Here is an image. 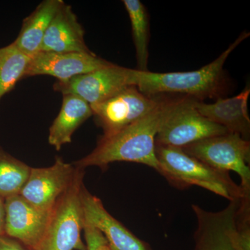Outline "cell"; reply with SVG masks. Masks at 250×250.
I'll return each mask as SVG.
<instances>
[{
  "label": "cell",
  "instance_id": "obj_1",
  "mask_svg": "<svg viewBox=\"0 0 250 250\" xmlns=\"http://www.w3.org/2000/svg\"><path fill=\"white\" fill-rule=\"evenodd\" d=\"M186 98L161 95L157 104L147 114L115 134L103 136L93 152L77 161L74 166L82 170L90 166L104 168L111 163L127 161L144 164L159 171L156 135Z\"/></svg>",
  "mask_w": 250,
  "mask_h": 250
},
{
  "label": "cell",
  "instance_id": "obj_2",
  "mask_svg": "<svg viewBox=\"0 0 250 250\" xmlns=\"http://www.w3.org/2000/svg\"><path fill=\"white\" fill-rule=\"evenodd\" d=\"M249 36L250 33H242L218 58L194 71L160 73L135 70L134 85L140 92L150 97L174 94L202 101L218 96L223 88L224 64Z\"/></svg>",
  "mask_w": 250,
  "mask_h": 250
},
{
  "label": "cell",
  "instance_id": "obj_3",
  "mask_svg": "<svg viewBox=\"0 0 250 250\" xmlns=\"http://www.w3.org/2000/svg\"><path fill=\"white\" fill-rule=\"evenodd\" d=\"M158 172L177 187L195 185L204 188L229 202L250 198L233 182L229 172L212 167L188 155L181 147L156 145Z\"/></svg>",
  "mask_w": 250,
  "mask_h": 250
},
{
  "label": "cell",
  "instance_id": "obj_4",
  "mask_svg": "<svg viewBox=\"0 0 250 250\" xmlns=\"http://www.w3.org/2000/svg\"><path fill=\"white\" fill-rule=\"evenodd\" d=\"M83 175V170L75 167L71 184L52 208L43 236L34 250H86L82 239Z\"/></svg>",
  "mask_w": 250,
  "mask_h": 250
},
{
  "label": "cell",
  "instance_id": "obj_5",
  "mask_svg": "<svg viewBox=\"0 0 250 250\" xmlns=\"http://www.w3.org/2000/svg\"><path fill=\"white\" fill-rule=\"evenodd\" d=\"M182 149L212 167L236 172L241 178L240 187L250 196V143L241 135L228 132L201 140Z\"/></svg>",
  "mask_w": 250,
  "mask_h": 250
},
{
  "label": "cell",
  "instance_id": "obj_6",
  "mask_svg": "<svg viewBox=\"0 0 250 250\" xmlns=\"http://www.w3.org/2000/svg\"><path fill=\"white\" fill-rule=\"evenodd\" d=\"M134 69L111 63L93 72L73 77L65 82L57 81L55 91L74 95L90 105L103 103L131 85H134Z\"/></svg>",
  "mask_w": 250,
  "mask_h": 250
},
{
  "label": "cell",
  "instance_id": "obj_7",
  "mask_svg": "<svg viewBox=\"0 0 250 250\" xmlns=\"http://www.w3.org/2000/svg\"><path fill=\"white\" fill-rule=\"evenodd\" d=\"M195 100L184 99L161 126L156 136V145L182 148L228 133L223 126L202 116L195 108Z\"/></svg>",
  "mask_w": 250,
  "mask_h": 250
},
{
  "label": "cell",
  "instance_id": "obj_8",
  "mask_svg": "<svg viewBox=\"0 0 250 250\" xmlns=\"http://www.w3.org/2000/svg\"><path fill=\"white\" fill-rule=\"evenodd\" d=\"M160 95H144L131 85L103 103L90 105L93 116L103 128V136H109L139 121L157 104Z\"/></svg>",
  "mask_w": 250,
  "mask_h": 250
},
{
  "label": "cell",
  "instance_id": "obj_9",
  "mask_svg": "<svg viewBox=\"0 0 250 250\" xmlns=\"http://www.w3.org/2000/svg\"><path fill=\"white\" fill-rule=\"evenodd\" d=\"M75 167L57 157L54 165L32 168L19 195L31 205L52 211L54 205L71 184Z\"/></svg>",
  "mask_w": 250,
  "mask_h": 250
},
{
  "label": "cell",
  "instance_id": "obj_10",
  "mask_svg": "<svg viewBox=\"0 0 250 250\" xmlns=\"http://www.w3.org/2000/svg\"><path fill=\"white\" fill-rule=\"evenodd\" d=\"M111 62L100 58L93 52H39L31 57L24 78L48 75L56 77L59 82H65L107 66Z\"/></svg>",
  "mask_w": 250,
  "mask_h": 250
},
{
  "label": "cell",
  "instance_id": "obj_11",
  "mask_svg": "<svg viewBox=\"0 0 250 250\" xmlns=\"http://www.w3.org/2000/svg\"><path fill=\"white\" fill-rule=\"evenodd\" d=\"M4 235L34 250L43 236L51 211L36 208L21 195L4 200Z\"/></svg>",
  "mask_w": 250,
  "mask_h": 250
},
{
  "label": "cell",
  "instance_id": "obj_12",
  "mask_svg": "<svg viewBox=\"0 0 250 250\" xmlns=\"http://www.w3.org/2000/svg\"><path fill=\"white\" fill-rule=\"evenodd\" d=\"M241 200L231 201L218 212L207 211L199 206H192L197 222L194 250H236L232 236Z\"/></svg>",
  "mask_w": 250,
  "mask_h": 250
},
{
  "label": "cell",
  "instance_id": "obj_13",
  "mask_svg": "<svg viewBox=\"0 0 250 250\" xmlns=\"http://www.w3.org/2000/svg\"><path fill=\"white\" fill-rule=\"evenodd\" d=\"M85 223L98 229L106 238L111 250H152L106 210L101 200L83 186L81 192Z\"/></svg>",
  "mask_w": 250,
  "mask_h": 250
},
{
  "label": "cell",
  "instance_id": "obj_14",
  "mask_svg": "<svg viewBox=\"0 0 250 250\" xmlns=\"http://www.w3.org/2000/svg\"><path fill=\"white\" fill-rule=\"evenodd\" d=\"M40 52H91L85 44L84 30L70 5L64 2L54 16L46 31Z\"/></svg>",
  "mask_w": 250,
  "mask_h": 250
},
{
  "label": "cell",
  "instance_id": "obj_15",
  "mask_svg": "<svg viewBox=\"0 0 250 250\" xmlns=\"http://www.w3.org/2000/svg\"><path fill=\"white\" fill-rule=\"evenodd\" d=\"M250 89L247 88L241 93L231 98L219 97L214 103L206 104L195 100L197 111L207 119L220 125L229 133L241 135L248 140L250 133V119L248 102Z\"/></svg>",
  "mask_w": 250,
  "mask_h": 250
},
{
  "label": "cell",
  "instance_id": "obj_16",
  "mask_svg": "<svg viewBox=\"0 0 250 250\" xmlns=\"http://www.w3.org/2000/svg\"><path fill=\"white\" fill-rule=\"evenodd\" d=\"M89 104L74 95H64L58 116L49 128L48 141L57 150L71 143L75 131L93 116Z\"/></svg>",
  "mask_w": 250,
  "mask_h": 250
},
{
  "label": "cell",
  "instance_id": "obj_17",
  "mask_svg": "<svg viewBox=\"0 0 250 250\" xmlns=\"http://www.w3.org/2000/svg\"><path fill=\"white\" fill-rule=\"evenodd\" d=\"M63 4L62 0H45L40 3L29 16L23 20L22 28L13 43L30 57L40 52L46 31Z\"/></svg>",
  "mask_w": 250,
  "mask_h": 250
},
{
  "label": "cell",
  "instance_id": "obj_18",
  "mask_svg": "<svg viewBox=\"0 0 250 250\" xmlns=\"http://www.w3.org/2000/svg\"><path fill=\"white\" fill-rule=\"evenodd\" d=\"M131 22L133 41L136 49L138 70L148 71L149 60V21L146 6L139 0H124Z\"/></svg>",
  "mask_w": 250,
  "mask_h": 250
},
{
  "label": "cell",
  "instance_id": "obj_19",
  "mask_svg": "<svg viewBox=\"0 0 250 250\" xmlns=\"http://www.w3.org/2000/svg\"><path fill=\"white\" fill-rule=\"evenodd\" d=\"M31 58L13 42L0 48V101L24 78Z\"/></svg>",
  "mask_w": 250,
  "mask_h": 250
},
{
  "label": "cell",
  "instance_id": "obj_20",
  "mask_svg": "<svg viewBox=\"0 0 250 250\" xmlns=\"http://www.w3.org/2000/svg\"><path fill=\"white\" fill-rule=\"evenodd\" d=\"M31 167L0 147V197L19 195L30 174Z\"/></svg>",
  "mask_w": 250,
  "mask_h": 250
},
{
  "label": "cell",
  "instance_id": "obj_21",
  "mask_svg": "<svg viewBox=\"0 0 250 250\" xmlns=\"http://www.w3.org/2000/svg\"><path fill=\"white\" fill-rule=\"evenodd\" d=\"M83 230L86 250H111L106 238L98 229L84 222Z\"/></svg>",
  "mask_w": 250,
  "mask_h": 250
},
{
  "label": "cell",
  "instance_id": "obj_22",
  "mask_svg": "<svg viewBox=\"0 0 250 250\" xmlns=\"http://www.w3.org/2000/svg\"><path fill=\"white\" fill-rule=\"evenodd\" d=\"M0 250H27L21 243L14 238L2 235L0 236Z\"/></svg>",
  "mask_w": 250,
  "mask_h": 250
},
{
  "label": "cell",
  "instance_id": "obj_23",
  "mask_svg": "<svg viewBox=\"0 0 250 250\" xmlns=\"http://www.w3.org/2000/svg\"><path fill=\"white\" fill-rule=\"evenodd\" d=\"M4 201L0 197V236L4 235Z\"/></svg>",
  "mask_w": 250,
  "mask_h": 250
}]
</instances>
